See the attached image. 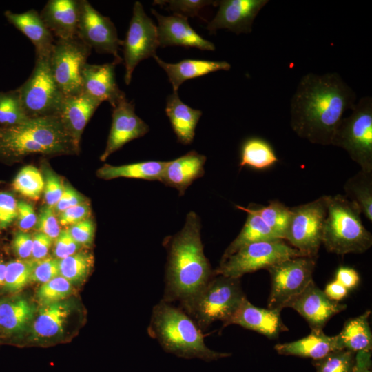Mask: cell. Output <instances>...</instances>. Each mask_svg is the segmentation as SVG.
<instances>
[{
    "mask_svg": "<svg viewBox=\"0 0 372 372\" xmlns=\"http://www.w3.org/2000/svg\"><path fill=\"white\" fill-rule=\"evenodd\" d=\"M200 220L194 211L187 214L183 227L165 240L167 260L162 300H192L215 275L205 256L200 236Z\"/></svg>",
    "mask_w": 372,
    "mask_h": 372,
    "instance_id": "obj_2",
    "label": "cell"
},
{
    "mask_svg": "<svg viewBox=\"0 0 372 372\" xmlns=\"http://www.w3.org/2000/svg\"><path fill=\"white\" fill-rule=\"evenodd\" d=\"M68 230L80 245H90L94 239L95 226L92 220L87 218L71 225Z\"/></svg>",
    "mask_w": 372,
    "mask_h": 372,
    "instance_id": "obj_46",
    "label": "cell"
},
{
    "mask_svg": "<svg viewBox=\"0 0 372 372\" xmlns=\"http://www.w3.org/2000/svg\"><path fill=\"white\" fill-rule=\"evenodd\" d=\"M77 37L98 53L112 54L114 61L121 62L118 52L123 41L118 39L114 24L87 0H81Z\"/></svg>",
    "mask_w": 372,
    "mask_h": 372,
    "instance_id": "obj_14",
    "label": "cell"
},
{
    "mask_svg": "<svg viewBox=\"0 0 372 372\" xmlns=\"http://www.w3.org/2000/svg\"><path fill=\"white\" fill-rule=\"evenodd\" d=\"M81 0H49L40 16L54 37L68 39L77 37Z\"/></svg>",
    "mask_w": 372,
    "mask_h": 372,
    "instance_id": "obj_21",
    "label": "cell"
},
{
    "mask_svg": "<svg viewBox=\"0 0 372 372\" xmlns=\"http://www.w3.org/2000/svg\"><path fill=\"white\" fill-rule=\"evenodd\" d=\"M71 291L72 284L59 276L43 283L37 291V298L41 304L46 305L61 302Z\"/></svg>",
    "mask_w": 372,
    "mask_h": 372,
    "instance_id": "obj_41",
    "label": "cell"
},
{
    "mask_svg": "<svg viewBox=\"0 0 372 372\" xmlns=\"http://www.w3.org/2000/svg\"><path fill=\"white\" fill-rule=\"evenodd\" d=\"M165 112L178 141L183 145L190 144L202 112L188 106L180 99L177 92H173L167 97Z\"/></svg>",
    "mask_w": 372,
    "mask_h": 372,
    "instance_id": "obj_27",
    "label": "cell"
},
{
    "mask_svg": "<svg viewBox=\"0 0 372 372\" xmlns=\"http://www.w3.org/2000/svg\"><path fill=\"white\" fill-rule=\"evenodd\" d=\"M355 353L347 349L334 351L324 358L313 360L316 372H354Z\"/></svg>",
    "mask_w": 372,
    "mask_h": 372,
    "instance_id": "obj_39",
    "label": "cell"
},
{
    "mask_svg": "<svg viewBox=\"0 0 372 372\" xmlns=\"http://www.w3.org/2000/svg\"><path fill=\"white\" fill-rule=\"evenodd\" d=\"M148 132L149 126L136 114L134 103L126 98L123 99L113 107L112 125L101 160L105 161L127 143L143 136Z\"/></svg>",
    "mask_w": 372,
    "mask_h": 372,
    "instance_id": "obj_17",
    "label": "cell"
},
{
    "mask_svg": "<svg viewBox=\"0 0 372 372\" xmlns=\"http://www.w3.org/2000/svg\"><path fill=\"white\" fill-rule=\"evenodd\" d=\"M247 214V217L243 227L225 249L221 260L227 258L249 244L279 239L259 216L251 213Z\"/></svg>",
    "mask_w": 372,
    "mask_h": 372,
    "instance_id": "obj_33",
    "label": "cell"
},
{
    "mask_svg": "<svg viewBox=\"0 0 372 372\" xmlns=\"http://www.w3.org/2000/svg\"><path fill=\"white\" fill-rule=\"evenodd\" d=\"M299 256H304L284 240L256 242L221 260L214 274L240 278L246 273L267 269L280 262Z\"/></svg>",
    "mask_w": 372,
    "mask_h": 372,
    "instance_id": "obj_8",
    "label": "cell"
},
{
    "mask_svg": "<svg viewBox=\"0 0 372 372\" xmlns=\"http://www.w3.org/2000/svg\"><path fill=\"white\" fill-rule=\"evenodd\" d=\"M278 161L274 149L269 142L260 137L246 139L240 148V166L264 169Z\"/></svg>",
    "mask_w": 372,
    "mask_h": 372,
    "instance_id": "obj_32",
    "label": "cell"
},
{
    "mask_svg": "<svg viewBox=\"0 0 372 372\" xmlns=\"http://www.w3.org/2000/svg\"><path fill=\"white\" fill-rule=\"evenodd\" d=\"M237 324L260 333L269 338H276L288 330L280 317V310L257 307L245 298L223 327Z\"/></svg>",
    "mask_w": 372,
    "mask_h": 372,
    "instance_id": "obj_20",
    "label": "cell"
},
{
    "mask_svg": "<svg viewBox=\"0 0 372 372\" xmlns=\"http://www.w3.org/2000/svg\"><path fill=\"white\" fill-rule=\"evenodd\" d=\"M268 0H222L219 9L207 29L214 33L218 29H227L239 34L250 33L253 23Z\"/></svg>",
    "mask_w": 372,
    "mask_h": 372,
    "instance_id": "obj_16",
    "label": "cell"
},
{
    "mask_svg": "<svg viewBox=\"0 0 372 372\" xmlns=\"http://www.w3.org/2000/svg\"><path fill=\"white\" fill-rule=\"evenodd\" d=\"M49 57H36L30 76L17 88L29 118L57 116L64 98L52 74Z\"/></svg>",
    "mask_w": 372,
    "mask_h": 372,
    "instance_id": "obj_9",
    "label": "cell"
},
{
    "mask_svg": "<svg viewBox=\"0 0 372 372\" xmlns=\"http://www.w3.org/2000/svg\"><path fill=\"white\" fill-rule=\"evenodd\" d=\"M296 310L308 322L311 329H322L335 315L346 309V305L329 299L311 280L285 307Z\"/></svg>",
    "mask_w": 372,
    "mask_h": 372,
    "instance_id": "obj_15",
    "label": "cell"
},
{
    "mask_svg": "<svg viewBox=\"0 0 372 372\" xmlns=\"http://www.w3.org/2000/svg\"><path fill=\"white\" fill-rule=\"evenodd\" d=\"M167 161H149L113 166L105 164L97 171V176L104 180L120 177L161 181Z\"/></svg>",
    "mask_w": 372,
    "mask_h": 372,
    "instance_id": "obj_29",
    "label": "cell"
},
{
    "mask_svg": "<svg viewBox=\"0 0 372 372\" xmlns=\"http://www.w3.org/2000/svg\"><path fill=\"white\" fill-rule=\"evenodd\" d=\"M70 312V307L65 302H57L43 305L33 322V336L35 338H46L61 333Z\"/></svg>",
    "mask_w": 372,
    "mask_h": 372,
    "instance_id": "obj_30",
    "label": "cell"
},
{
    "mask_svg": "<svg viewBox=\"0 0 372 372\" xmlns=\"http://www.w3.org/2000/svg\"><path fill=\"white\" fill-rule=\"evenodd\" d=\"M101 103L83 92L64 96L57 116L77 145L85 127Z\"/></svg>",
    "mask_w": 372,
    "mask_h": 372,
    "instance_id": "obj_23",
    "label": "cell"
},
{
    "mask_svg": "<svg viewBox=\"0 0 372 372\" xmlns=\"http://www.w3.org/2000/svg\"><path fill=\"white\" fill-rule=\"evenodd\" d=\"M147 333L163 350L180 358L210 362L231 355L209 349L192 318L182 309L162 300L152 309Z\"/></svg>",
    "mask_w": 372,
    "mask_h": 372,
    "instance_id": "obj_3",
    "label": "cell"
},
{
    "mask_svg": "<svg viewBox=\"0 0 372 372\" xmlns=\"http://www.w3.org/2000/svg\"><path fill=\"white\" fill-rule=\"evenodd\" d=\"M154 58L166 72L174 92H177L180 85L187 80L219 70H229L231 68V65L226 61L184 59L176 63H168L156 55Z\"/></svg>",
    "mask_w": 372,
    "mask_h": 372,
    "instance_id": "obj_26",
    "label": "cell"
},
{
    "mask_svg": "<svg viewBox=\"0 0 372 372\" xmlns=\"http://www.w3.org/2000/svg\"><path fill=\"white\" fill-rule=\"evenodd\" d=\"M356 94L336 72L308 73L299 81L290 102V125L309 142L331 145L343 114L354 107Z\"/></svg>",
    "mask_w": 372,
    "mask_h": 372,
    "instance_id": "obj_1",
    "label": "cell"
},
{
    "mask_svg": "<svg viewBox=\"0 0 372 372\" xmlns=\"http://www.w3.org/2000/svg\"><path fill=\"white\" fill-rule=\"evenodd\" d=\"M55 240L54 254L59 260L76 254L80 247L68 230H61Z\"/></svg>",
    "mask_w": 372,
    "mask_h": 372,
    "instance_id": "obj_48",
    "label": "cell"
},
{
    "mask_svg": "<svg viewBox=\"0 0 372 372\" xmlns=\"http://www.w3.org/2000/svg\"><path fill=\"white\" fill-rule=\"evenodd\" d=\"M217 1L209 0H169L154 1V4L165 5L167 8L174 12V14L186 18L199 16L200 10L205 6L215 3Z\"/></svg>",
    "mask_w": 372,
    "mask_h": 372,
    "instance_id": "obj_42",
    "label": "cell"
},
{
    "mask_svg": "<svg viewBox=\"0 0 372 372\" xmlns=\"http://www.w3.org/2000/svg\"><path fill=\"white\" fill-rule=\"evenodd\" d=\"M6 264L0 263V285L4 284L6 277Z\"/></svg>",
    "mask_w": 372,
    "mask_h": 372,
    "instance_id": "obj_56",
    "label": "cell"
},
{
    "mask_svg": "<svg viewBox=\"0 0 372 372\" xmlns=\"http://www.w3.org/2000/svg\"><path fill=\"white\" fill-rule=\"evenodd\" d=\"M13 249L17 255L25 259L32 256V236L25 232H17L12 241Z\"/></svg>",
    "mask_w": 372,
    "mask_h": 372,
    "instance_id": "obj_52",
    "label": "cell"
},
{
    "mask_svg": "<svg viewBox=\"0 0 372 372\" xmlns=\"http://www.w3.org/2000/svg\"><path fill=\"white\" fill-rule=\"evenodd\" d=\"M158 21L157 33L159 46H183L202 50H214V43L203 38L189 25L187 18L173 14L163 16L151 10Z\"/></svg>",
    "mask_w": 372,
    "mask_h": 372,
    "instance_id": "obj_19",
    "label": "cell"
},
{
    "mask_svg": "<svg viewBox=\"0 0 372 372\" xmlns=\"http://www.w3.org/2000/svg\"><path fill=\"white\" fill-rule=\"evenodd\" d=\"M246 298L240 278L214 275L200 291L181 307L203 331L216 321L223 327Z\"/></svg>",
    "mask_w": 372,
    "mask_h": 372,
    "instance_id": "obj_6",
    "label": "cell"
},
{
    "mask_svg": "<svg viewBox=\"0 0 372 372\" xmlns=\"http://www.w3.org/2000/svg\"><path fill=\"white\" fill-rule=\"evenodd\" d=\"M206 156L190 151L173 161H167L161 182L176 189L183 196L192 183L205 174Z\"/></svg>",
    "mask_w": 372,
    "mask_h": 372,
    "instance_id": "obj_22",
    "label": "cell"
},
{
    "mask_svg": "<svg viewBox=\"0 0 372 372\" xmlns=\"http://www.w3.org/2000/svg\"><path fill=\"white\" fill-rule=\"evenodd\" d=\"M92 256L79 252L59 260L60 276L72 283L82 281L92 265Z\"/></svg>",
    "mask_w": 372,
    "mask_h": 372,
    "instance_id": "obj_38",
    "label": "cell"
},
{
    "mask_svg": "<svg viewBox=\"0 0 372 372\" xmlns=\"http://www.w3.org/2000/svg\"><path fill=\"white\" fill-rule=\"evenodd\" d=\"M37 260H17L6 264L4 285L7 290L17 291L30 281Z\"/></svg>",
    "mask_w": 372,
    "mask_h": 372,
    "instance_id": "obj_40",
    "label": "cell"
},
{
    "mask_svg": "<svg viewBox=\"0 0 372 372\" xmlns=\"http://www.w3.org/2000/svg\"><path fill=\"white\" fill-rule=\"evenodd\" d=\"M44 180V198L46 205L54 208L59 200L63 190L64 185L58 176L51 171L46 170Z\"/></svg>",
    "mask_w": 372,
    "mask_h": 372,
    "instance_id": "obj_45",
    "label": "cell"
},
{
    "mask_svg": "<svg viewBox=\"0 0 372 372\" xmlns=\"http://www.w3.org/2000/svg\"><path fill=\"white\" fill-rule=\"evenodd\" d=\"M236 207L246 213L259 216L279 239L285 240L291 214L290 207L276 200L270 201L267 206L254 205L248 207L239 205Z\"/></svg>",
    "mask_w": 372,
    "mask_h": 372,
    "instance_id": "obj_34",
    "label": "cell"
},
{
    "mask_svg": "<svg viewBox=\"0 0 372 372\" xmlns=\"http://www.w3.org/2000/svg\"><path fill=\"white\" fill-rule=\"evenodd\" d=\"M34 309L26 300L17 298L0 303V327L9 333L25 329L33 319Z\"/></svg>",
    "mask_w": 372,
    "mask_h": 372,
    "instance_id": "obj_31",
    "label": "cell"
},
{
    "mask_svg": "<svg viewBox=\"0 0 372 372\" xmlns=\"http://www.w3.org/2000/svg\"><path fill=\"white\" fill-rule=\"evenodd\" d=\"M92 48L78 37L55 40L50 54L53 77L64 96L81 92V73Z\"/></svg>",
    "mask_w": 372,
    "mask_h": 372,
    "instance_id": "obj_11",
    "label": "cell"
},
{
    "mask_svg": "<svg viewBox=\"0 0 372 372\" xmlns=\"http://www.w3.org/2000/svg\"><path fill=\"white\" fill-rule=\"evenodd\" d=\"M17 202L8 193L0 192V228L7 227L17 218Z\"/></svg>",
    "mask_w": 372,
    "mask_h": 372,
    "instance_id": "obj_47",
    "label": "cell"
},
{
    "mask_svg": "<svg viewBox=\"0 0 372 372\" xmlns=\"http://www.w3.org/2000/svg\"><path fill=\"white\" fill-rule=\"evenodd\" d=\"M371 311L346 321L342 331L336 335L337 342L340 349L353 352L371 351L372 334L369 318Z\"/></svg>",
    "mask_w": 372,
    "mask_h": 372,
    "instance_id": "obj_28",
    "label": "cell"
},
{
    "mask_svg": "<svg viewBox=\"0 0 372 372\" xmlns=\"http://www.w3.org/2000/svg\"><path fill=\"white\" fill-rule=\"evenodd\" d=\"M324 292L329 299L338 302L347 295L348 289L334 280L326 286Z\"/></svg>",
    "mask_w": 372,
    "mask_h": 372,
    "instance_id": "obj_55",
    "label": "cell"
},
{
    "mask_svg": "<svg viewBox=\"0 0 372 372\" xmlns=\"http://www.w3.org/2000/svg\"><path fill=\"white\" fill-rule=\"evenodd\" d=\"M123 46L125 68L124 80L128 85L136 65L145 59L154 57L159 46L157 27L138 1L134 4L132 17Z\"/></svg>",
    "mask_w": 372,
    "mask_h": 372,
    "instance_id": "obj_13",
    "label": "cell"
},
{
    "mask_svg": "<svg viewBox=\"0 0 372 372\" xmlns=\"http://www.w3.org/2000/svg\"><path fill=\"white\" fill-rule=\"evenodd\" d=\"M327 213L322 244L338 255L361 254L372 245V235L364 227L359 207L344 195L327 196Z\"/></svg>",
    "mask_w": 372,
    "mask_h": 372,
    "instance_id": "obj_5",
    "label": "cell"
},
{
    "mask_svg": "<svg viewBox=\"0 0 372 372\" xmlns=\"http://www.w3.org/2000/svg\"><path fill=\"white\" fill-rule=\"evenodd\" d=\"M39 232L43 233L52 240L59 235L61 230L59 223L56 217L52 207L47 205L42 207L36 223Z\"/></svg>",
    "mask_w": 372,
    "mask_h": 372,
    "instance_id": "obj_43",
    "label": "cell"
},
{
    "mask_svg": "<svg viewBox=\"0 0 372 372\" xmlns=\"http://www.w3.org/2000/svg\"><path fill=\"white\" fill-rule=\"evenodd\" d=\"M278 353L319 360L330 353L340 350L336 335L329 336L322 329H311L306 337L296 341L275 345Z\"/></svg>",
    "mask_w": 372,
    "mask_h": 372,
    "instance_id": "obj_25",
    "label": "cell"
},
{
    "mask_svg": "<svg viewBox=\"0 0 372 372\" xmlns=\"http://www.w3.org/2000/svg\"><path fill=\"white\" fill-rule=\"evenodd\" d=\"M85 203V199L80 194L69 185L64 186L63 192L54 207V211L60 214L66 209Z\"/></svg>",
    "mask_w": 372,
    "mask_h": 372,
    "instance_id": "obj_50",
    "label": "cell"
},
{
    "mask_svg": "<svg viewBox=\"0 0 372 372\" xmlns=\"http://www.w3.org/2000/svg\"><path fill=\"white\" fill-rule=\"evenodd\" d=\"M90 213L87 203L69 207L59 214V223L62 225H72L88 218Z\"/></svg>",
    "mask_w": 372,
    "mask_h": 372,
    "instance_id": "obj_49",
    "label": "cell"
},
{
    "mask_svg": "<svg viewBox=\"0 0 372 372\" xmlns=\"http://www.w3.org/2000/svg\"><path fill=\"white\" fill-rule=\"evenodd\" d=\"M345 196L356 203L361 213L372 221V172L360 170L344 185Z\"/></svg>",
    "mask_w": 372,
    "mask_h": 372,
    "instance_id": "obj_35",
    "label": "cell"
},
{
    "mask_svg": "<svg viewBox=\"0 0 372 372\" xmlns=\"http://www.w3.org/2000/svg\"><path fill=\"white\" fill-rule=\"evenodd\" d=\"M4 16L33 43L36 57L50 56L55 39L37 10L31 9L22 13L6 10Z\"/></svg>",
    "mask_w": 372,
    "mask_h": 372,
    "instance_id": "obj_24",
    "label": "cell"
},
{
    "mask_svg": "<svg viewBox=\"0 0 372 372\" xmlns=\"http://www.w3.org/2000/svg\"><path fill=\"white\" fill-rule=\"evenodd\" d=\"M18 225L23 230H28L36 225L37 216L32 206L24 201L17 203Z\"/></svg>",
    "mask_w": 372,
    "mask_h": 372,
    "instance_id": "obj_51",
    "label": "cell"
},
{
    "mask_svg": "<svg viewBox=\"0 0 372 372\" xmlns=\"http://www.w3.org/2000/svg\"><path fill=\"white\" fill-rule=\"evenodd\" d=\"M17 89L0 92V125L9 127L28 121Z\"/></svg>",
    "mask_w": 372,
    "mask_h": 372,
    "instance_id": "obj_36",
    "label": "cell"
},
{
    "mask_svg": "<svg viewBox=\"0 0 372 372\" xmlns=\"http://www.w3.org/2000/svg\"><path fill=\"white\" fill-rule=\"evenodd\" d=\"M59 276V260L43 258L37 260L31 281L45 283Z\"/></svg>",
    "mask_w": 372,
    "mask_h": 372,
    "instance_id": "obj_44",
    "label": "cell"
},
{
    "mask_svg": "<svg viewBox=\"0 0 372 372\" xmlns=\"http://www.w3.org/2000/svg\"><path fill=\"white\" fill-rule=\"evenodd\" d=\"M335 280L349 290L358 284L360 278L355 269L342 267L337 271Z\"/></svg>",
    "mask_w": 372,
    "mask_h": 372,
    "instance_id": "obj_54",
    "label": "cell"
},
{
    "mask_svg": "<svg viewBox=\"0 0 372 372\" xmlns=\"http://www.w3.org/2000/svg\"><path fill=\"white\" fill-rule=\"evenodd\" d=\"M44 184V179L38 169L27 165L16 176L13 188L26 198L37 200L43 192Z\"/></svg>",
    "mask_w": 372,
    "mask_h": 372,
    "instance_id": "obj_37",
    "label": "cell"
},
{
    "mask_svg": "<svg viewBox=\"0 0 372 372\" xmlns=\"http://www.w3.org/2000/svg\"><path fill=\"white\" fill-rule=\"evenodd\" d=\"M116 61L100 65L87 63L81 73V92L101 103L107 101L114 107L126 98L116 81Z\"/></svg>",
    "mask_w": 372,
    "mask_h": 372,
    "instance_id": "obj_18",
    "label": "cell"
},
{
    "mask_svg": "<svg viewBox=\"0 0 372 372\" xmlns=\"http://www.w3.org/2000/svg\"><path fill=\"white\" fill-rule=\"evenodd\" d=\"M316 258L299 256L287 259L267 269L271 288L268 309L282 310L313 280Z\"/></svg>",
    "mask_w": 372,
    "mask_h": 372,
    "instance_id": "obj_12",
    "label": "cell"
},
{
    "mask_svg": "<svg viewBox=\"0 0 372 372\" xmlns=\"http://www.w3.org/2000/svg\"><path fill=\"white\" fill-rule=\"evenodd\" d=\"M331 145L344 149L360 170L372 172V98L364 96L338 123Z\"/></svg>",
    "mask_w": 372,
    "mask_h": 372,
    "instance_id": "obj_7",
    "label": "cell"
},
{
    "mask_svg": "<svg viewBox=\"0 0 372 372\" xmlns=\"http://www.w3.org/2000/svg\"><path fill=\"white\" fill-rule=\"evenodd\" d=\"M79 146L58 116L29 118L0 130V154L3 156L75 153Z\"/></svg>",
    "mask_w": 372,
    "mask_h": 372,
    "instance_id": "obj_4",
    "label": "cell"
},
{
    "mask_svg": "<svg viewBox=\"0 0 372 372\" xmlns=\"http://www.w3.org/2000/svg\"><path fill=\"white\" fill-rule=\"evenodd\" d=\"M290 208L285 240L304 256L317 258L327 213V195Z\"/></svg>",
    "mask_w": 372,
    "mask_h": 372,
    "instance_id": "obj_10",
    "label": "cell"
},
{
    "mask_svg": "<svg viewBox=\"0 0 372 372\" xmlns=\"http://www.w3.org/2000/svg\"><path fill=\"white\" fill-rule=\"evenodd\" d=\"M52 240L41 232L35 233L32 236V257L34 260L43 259L48 253Z\"/></svg>",
    "mask_w": 372,
    "mask_h": 372,
    "instance_id": "obj_53",
    "label": "cell"
}]
</instances>
